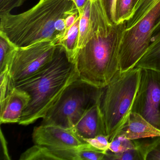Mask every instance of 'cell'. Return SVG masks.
I'll return each mask as SVG.
<instances>
[{
	"instance_id": "obj_1",
	"label": "cell",
	"mask_w": 160,
	"mask_h": 160,
	"mask_svg": "<svg viewBox=\"0 0 160 160\" xmlns=\"http://www.w3.org/2000/svg\"><path fill=\"white\" fill-rule=\"evenodd\" d=\"M125 22L111 25L99 0H92L88 32L74 62L79 78L99 88L120 70L119 53Z\"/></svg>"
},
{
	"instance_id": "obj_2",
	"label": "cell",
	"mask_w": 160,
	"mask_h": 160,
	"mask_svg": "<svg viewBox=\"0 0 160 160\" xmlns=\"http://www.w3.org/2000/svg\"><path fill=\"white\" fill-rule=\"evenodd\" d=\"M79 76L74 61L64 47L57 44L52 60L40 72L14 86L25 91L30 100L19 124L28 125L43 118L68 86Z\"/></svg>"
},
{
	"instance_id": "obj_3",
	"label": "cell",
	"mask_w": 160,
	"mask_h": 160,
	"mask_svg": "<svg viewBox=\"0 0 160 160\" xmlns=\"http://www.w3.org/2000/svg\"><path fill=\"white\" fill-rule=\"evenodd\" d=\"M77 11L72 0H40L22 13L1 16L0 34L17 48L45 40L54 41L57 45L60 35L55 28L56 22Z\"/></svg>"
},
{
	"instance_id": "obj_4",
	"label": "cell",
	"mask_w": 160,
	"mask_h": 160,
	"mask_svg": "<svg viewBox=\"0 0 160 160\" xmlns=\"http://www.w3.org/2000/svg\"><path fill=\"white\" fill-rule=\"evenodd\" d=\"M140 68L119 71L103 88L100 106L109 141L126 123L139 85Z\"/></svg>"
},
{
	"instance_id": "obj_5",
	"label": "cell",
	"mask_w": 160,
	"mask_h": 160,
	"mask_svg": "<svg viewBox=\"0 0 160 160\" xmlns=\"http://www.w3.org/2000/svg\"><path fill=\"white\" fill-rule=\"evenodd\" d=\"M103 88L80 78L65 89L58 101L42 118V125H55L74 128L88 109L100 103Z\"/></svg>"
},
{
	"instance_id": "obj_6",
	"label": "cell",
	"mask_w": 160,
	"mask_h": 160,
	"mask_svg": "<svg viewBox=\"0 0 160 160\" xmlns=\"http://www.w3.org/2000/svg\"><path fill=\"white\" fill-rule=\"evenodd\" d=\"M160 16V0L133 26L123 33L119 53L120 71L134 67L151 41V33Z\"/></svg>"
},
{
	"instance_id": "obj_7",
	"label": "cell",
	"mask_w": 160,
	"mask_h": 160,
	"mask_svg": "<svg viewBox=\"0 0 160 160\" xmlns=\"http://www.w3.org/2000/svg\"><path fill=\"white\" fill-rule=\"evenodd\" d=\"M56 48L54 41L45 40L27 47L17 48L9 68L13 86L43 69L53 59Z\"/></svg>"
},
{
	"instance_id": "obj_8",
	"label": "cell",
	"mask_w": 160,
	"mask_h": 160,
	"mask_svg": "<svg viewBox=\"0 0 160 160\" xmlns=\"http://www.w3.org/2000/svg\"><path fill=\"white\" fill-rule=\"evenodd\" d=\"M132 112L139 114L160 130V72L140 68Z\"/></svg>"
},
{
	"instance_id": "obj_9",
	"label": "cell",
	"mask_w": 160,
	"mask_h": 160,
	"mask_svg": "<svg viewBox=\"0 0 160 160\" xmlns=\"http://www.w3.org/2000/svg\"><path fill=\"white\" fill-rule=\"evenodd\" d=\"M32 138L35 145L50 148H77L88 143L74 128L58 125L41 124L33 129Z\"/></svg>"
},
{
	"instance_id": "obj_10",
	"label": "cell",
	"mask_w": 160,
	"mask_h": 160,
	"mask_svg": "<svg viewBox=\"0 0 160 160\" xmlns=\"http://www.w3.org/2000/svg\"><path fill=\"white\" fill-rule=\"evenodd\" d=\"M30 100L29 95L25 91L13 87L1 101V123H19Z\"/></svg>"
},
{
	"instance_id": "obj_11",
	"label": "cell",
	"mask_w": 160,
	"mask_h": 160,
	"mask_svg": "<svg viewBox=\"0 0 160 160\" xmlns=\"http://www.w3.org/2000/svg\"><path fill=\"white\" fill-rule=\"evenodd\" d=\"M74 129L77 133L84 139L92 138L99 135H107L100 103L88 109Z\"/></svg>"
},
{
	"instance_id": "obj_12",
	"label": "cell",
	"mask_w": 160,
	"mask_h": 160,
	"mask_svg": "<svg viewBox=\"0 0 160 160\" xmlns=\"http://www.w3.org/2000/svg\"><path fill=\"white\" fill-rule=\"evenodd\" d=\"M118 135L131 139L160 137V130L154 127L138 113L131 112L126 123Z\"/></svg>"
},
{
	"instance_id": "obj_13",
	"label": "cell",
	"mask_w": 160,
	"mask_h": 160,
	"mask_svg": "<svg viewBox=\"0 0 160 160\" xmlns=\"http://www.w3.org/2000/svg\"><path fill=\"white\" fill-rule=\"evenodd\" d=\"M134 67L160 72V33L152 38L149 45Z\"/></svg>"
},
{
	"instance_id": "obj_14",
	"label": "cell",
	"mask_w": 160,
	"mask_h": 160,
	"mask_svg": "<svg viewBox=\"0 0 160 160\" xmlns=\"http://www.w3.org/2000/svg\"><path fill=\"white\" fill-rule=\"evenodd\" d=\"M80 20L79 16L74 24L68 30L58 43V44L61 45L65 48L69 58L74 61L78 51Z\"/></svg>"
},
{
	"instance_id": "obj_15",
	"label": "cell",
	"mask_w": 160,
	"mask_h": 160,
	"mask_svg": "<svg viewBox=\"0 0 160 160\" xmlns=\"http://www.w3.org/2000/svg\"><path fill=\"white\" fill-rule=\"evenodd\" d=\"M17 48L5 37L0 34V71H9L10 65Z\"/></svg>"
},
{
	"instance_id": "obj_16",
	"label": "cell",
	"mask_w": 160,
	"mask_h": 160,
	"mask_svg": "<svg viewBox=\"0 0 160 160\" xmlns=\"http://www.w3.org/2000/svg\"><path fill=\"white\" fill-rule=\"evenodd\" d=\"M158 1L159 0H140L131 17L125 22L126 29L130 28L136 24Z\"/></svg>"
},
{
	"instance_id": "obj_17",
	"label": "cell",
	"mask_w": 160,
	"mask_h": 160,
	"mask_svg": "<svg viewBox=\"0 0 160 160\" xmlns=\"http://www.w3.org/2000/svg\"><path fill=\"white\" fill-rule=\"evenodd\" d=\"M21 160H55L48 148L35 145L23 152L20 156Z\"/></svg>"
},
{
	"instance_id": "obj_18",
	"label": "cell",
	"mask_w": 160,
	"mask_h": 160,
	"mask_svg": "<svg viewBox=\"0 0 160 160\" xmlns=\"http://www.w3.org/2000/svg\"><path fill=\"white\" fill-rule=\"evenodd\" d=\"M91 7V0H88V1L87 2L84 8L83 13L80 16L78 51L83 46L88 32L90 25V18Z\"/></svg>"
},
{
	"instance_id": "obj_19",
	"label": "cell",
	"mask_w": 160,
	"mask_h": 160,
	"mask_svg": "<svg viewBox=\"0 0 160 160\" xmlns=\"http://www.w3.org/2000/svg\"><path fill=\"white\" fill-rule=\"evenodd\" d=\"M137 148V140H131L122 136L118 135L110 141L109 151L114 153H118Z\"/></svg>"
},
{
	"instance_id": "obj_20",
	"label": "cell",
	"mask_w": 160,
	"mask_h": 160,
	"mask_svg": "<svg viewBox=\"0 0 160 160\" xmlns=\"http://www.w3.org/2000/svg\"><path fill=\"white\" fill-rule=\"evenodd\" d=\"M132 13V0H117L116 17L118 24L129 20Z\"/></svg>"
},
{
	"instance_id": "obj_21",
	"label": "cell",
	"mask_w": 160,
	"mask_h": 160,
	"mask_svg": "<svg viewBox=\"0 0 160 160\" xmlns=\"http://www.w3.org/2000/svg\"><path fill=\"white\" fill-rule=\"evenodd\" d=\"M105 160H143V158L140 152L136 148L118 153H114L108 150L106 154Z\"/></svg>"
},
{
	"instance_id": "obj_22",
	"label": "cell",
	"mask_w": 160,
	"mask_h": 160,
	"mask_svg": "<svg viewBox=\"0 0 160 160\" xmlns=\"http://www.w3.org/2000/svg\"><path fill=\"white\" fill-rule=\"evenodd\" d=\"M106 17L111 25L118 24L116 17L117 0H99Z\"/></svg>"
},
{
	"instance_id": "obj_23",
	"label": "cell",
	"mask_w": 160,
	"mask_h": 160,
	"mask_svg": "<svg viewBox=\"0 0 160 160\" xmlns=\"http://www.w3.org/2000/svg\"><path fill=\"white\" fill-rule=\"evenodd\" d=\"M88 144L98 150L107 153L109 150V138L107 135L101 134L92 138L84 139Z\"/></svg>"
},
{
	"instance_id": "obj_24",
	"label": "cell",
	"mask_w": 160,
	"mask_h": 160,
	"mask_svg": "<svg viewBox=\"0 0 160 160\" xmlns=\"http://www.w3.org/2000/svg\"><path fill=\"white\" fill-rule=\"evenodd\" d=\"M146 160H160V137L151 139Z\"/></svg>"
},
{
	"instance_id": "obj_25",
	"label": "cell",
	"mask_w": 160,
	"mask_h": 160,
	"mask_svg": "<svg viewBox=\"0 0 160 160\" xmlns=\"http://www.w3.org/2000/svg\"><path fill=\"white\" fill-rule=\"evenodd\" d=\"M27 0H0V16L10 13L15 8L20 7Z\"/></svg>"
},
{
	"instance_id": "obj_26",
	"label": "cell",
	"mask_w": 160,
	"mask_h": 160,
	"mask_svg": "<svg viewBox=\"0 0 160 160\" xmlns=\"http://www.w3.org/2000/svg\"><path fill=\"white\" fill-rule=\"evenodd\" d=\"M79 17V13L78 11L75 12L68 16L65 19V24H66V30L64 34L66 33L68 30L72 27V26L74 24L77 18ZM63 35V36H64ZM62 36V37H63ZM60 41V40H59Z\"/></svg>"
},
{
	"instance_id": "obj_27",
	"label": "cell",
	"mask_w": 160,
	"mask_h": 160,
	"mask_svg": "<svg viewBox=\"0 0 160 160\" xmlns=\"http://www.w3.org/2000/svg\"><path fill=\"white\" fill-rule=\"evenodd\" d=\"M72 1L76 5L79 16H81L88 0H72Z\"/></svg>"
},
{
	"instance_id": "obj_28",
	"label": "cell",
	"mask_w": 160,
	"mask_h": 160,
	"mask_svg": "<svg viewBox=\"0 0 160 160\" xmlns=\"http://www.w3.org/2000/svg\"><path fill=\"white\" fill-rule=\"evenodd\" d=\"M160 33V16L152 31V38Z\"/></svg>"
},
{
	"instance_id": "obj_29",
	"label": "cell",
	"mask_w": 160,
	"mask_h": 160,
	"mask_svg": "<svg viewBox=\"0 0 160 160\" xmlns=\"http://www.w3.org/2000/svg\"><path fill=\"white\" fill-rule=\"evenodd\" d=\"M140 0H132L133 13ZM133 14V13H132Z\"/></svg>"
}]
</instances>
